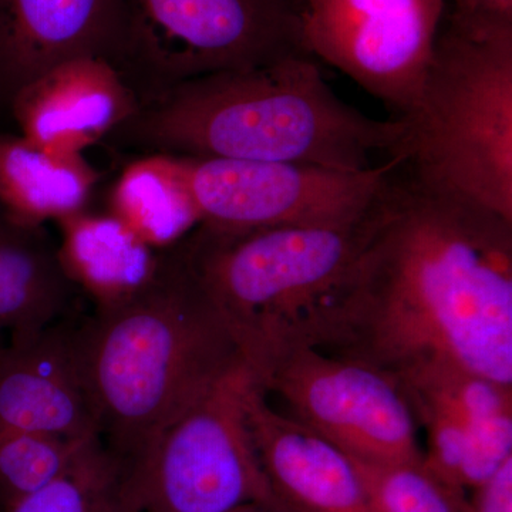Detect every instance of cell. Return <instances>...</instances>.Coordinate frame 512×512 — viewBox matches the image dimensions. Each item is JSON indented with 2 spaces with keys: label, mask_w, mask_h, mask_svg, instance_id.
Returning a JSON list of instances; mask_svg holds the SVG:
<instances>
[{
  "label": "cell",
  "mask_w": 512,
  "mask_h": 512,
  "mask_svg": "<svg viewBox=\"0 0 512 512\" xmlns=\"http://www.w3.org/2000/svg\"><path fill=\"white\" fill-rule=\"evenodd\" d=\"M444 0H301L303 49L406 116L439 35Z\"/></svg>",
  "instance_id": "obj_10"
},
{
  "label": "cell",
  "mask_w": 512,
  "mask_h": 512,
  "mask_svg": "<svg viewBox=\"0 0 512 512\" xmlns=\"http://www.w3.org/2000/svg\"><path fill=\"white\" fill-rule=\"evenodd\" d=\"M299 12L301 0H126L117 67L141 103L188 80L308 55Z\"/></svg>",
  "instance_id": "obj_6"
},
{
  "label": "cell",
  "mask_w": 512,
  "mask_h": 512,
  "mask_svg": "<svg viewBox=\"0 0 512 512\" xmlns=\"http://www.w3.org/2000/svg\"><path fill=\"white\" fill-rule=\"evenodd\" d=\"M320 350L394 380L448 365L512 386V221L397 165Z\"/></svg>",
  "instance_id": "obj_1"
},
{
  "label": "cell",
  "mask_w": 512,
  "mask_h": 512,
  "mask_svg": "<svg viewBox=\"0 0 512 512\" xmlns=\"http://www.w3.org/2000/svg\"><path fill=\"white\" fill-rule=\"evenodd\" d=\"M396 382L426 429L424 466L450 487L467 494L512 456V386L448 365Z\"/></svg>",
  "instance_id": "obj_11"
},
{
  "label": "cell",
  "mask_w": 512,
  "mask_h": 512,
  "mask_svg": "<svg viewBox=\"0 0 512 512\" xmlns=\"http://www.w3.org/2000/svg\"><path fill=\"white\" fill-rule=\"evenodd\" d=\"M400 119L410 173L512 221V25L450 16Z\"/></svg>",
  "instance_id": "obj_5"
},
{
  "label": "cell",
  "mask_w": 512,
  "mask_h": 512,
  "mask_svg": "<svg viewBox=\"0 0 512 512\" xmlns=\"http://www.w3.org/2000/svg\"><path fill=\"white\" fill-rule=\"evenodd\" d=\"M261 386L284 400L289 417L356 460H423L417 423L399 383L376 367L301 349L279 362Z\"/></svg>",
  "instance_id": "obj_9"
},
{
  "label": "cell",
  "mask_w": 512,
  "mask_h": 512,
  "mask_svg": "<svg viewBox=\"0 0 512 512\" xmlns=\"http://www.w3.org/2000/svg\"><path fill=\"white\" fill-rule=\"evenodd\" d=\"M77 293L45 225L15 220L0 208V336L23 342L72 318Z\"/></svg>",
  "instance_id": "obj_16"
},
{
  "label": "cell",
  "mask_w": 512,
  "mask_h": 512,
  "mask_svg": "<svg viewBox=\"0 0 512 512\" xmlns=\"http://www.w3.org/2000/svg\"><path fill=\"white\" fill-rule=\"evenodd\" d=\"M366 214L342 225L235 232L198 225L183 239L259 384L296 350L325 348L340 286L365 235Z\"/></svg>",
  "instance_id": "obj_4"
},
{
  "label": "cell",
  "mask_w": 512,
  "mask_h": 512,
  "mask_svg": "<svg viewBox=\"0 0 512 512\" xmlns=\"http://www.w3.org/2000/svg\"><path fill=\"white\" fill-rule=\"evenodd\" d=\"M350 458L362 474L377 512H470L467 494L434 476L423 460L375 464Z\"/></svg>",
  "instance_id": "obj_22"
},
{
  "label": "cell",
  "mask_w": 512,
  "mask_h": 512,
  "mask_svg": "<svg viewBox=\"0 0 512 512\" xmlns=\"http://www.w3.org/2000/svg\"><path fill=\"white\" fill-rule=\"evenodd\" d=\"M471 493L470 512H512V456Z\"/></svg>",
  "instance_id": "obj_23"
},
{
  "label": "cell",
  "mask_w": 512,
  "mask_h": 512,
  "mask_svg": "<svg viewBox=\"0 0 512 512\" xmlns=\"http://www.w3.org/2000/svg\"><path fill=\"white\" fill-rule=\"evenodd\" d=\"M200 212L217 231L352 224L369 210L402 158L363 171L320 165L178 156Z\"/></svg>",
  "instance_id": "obj_8"
},
{
  "label": "cell",
  "mask_w": 512,
  "mask_h": 512,
  "mask_svg": "<svg viewBox=\"0 0 512 512\" xmlns=\"http://www.w3.org/2000/svg\"><path fill=\"white\" fill-rule=\"evenodd\" d=\"M5 512H143L127 471L93 440L60 476Z\"/></svg>",
  "instance_id": "obj_20"
},
{
  "label": "cell",
  "mask_w": 512,
  "mask_h": 512,
  "mask_svg": "<svg viewBox=\"0 0 512 512\" xmlns=\"http://www.w3.org/2000/svg\"><path fill=\"white\" fill-rule=\"evenodd\" d=\"M245 409L266 478L286 512H377L352 458L275 410L258 380Z\"/></svg>",
  "instance_id": "obj_15"
},
{
  "label": "cell",
  "mask_w": 512,
  "mask_h": 512,
  "mask_svg": "<svg viewBox=\"0 0 512 512\" xmlns=\"http://www.w3.org/2000/svg\"><path fill=\"white\" fill-rule=\"evenodd\" d=\"M79 326L64 319L0 349V431L99 437L84 380Z\"/></svg>",
  "instance_id": "obj_13"
},
{
  "label": "cell",
  "mask_w": 512,
  "mask_h": 512,
  "mask_svg": "<svg viewBox=\"0 0 512 512\" xmlns=\"http://www.w3.org/2000/svg\"><path fill=\"white\" fill-rule=\"evenodd\" d=\"M79 350L101 443L131 484L164 431L245 362L183 239L80 323Z\"/></svg>",
  "instance_id": "obj_2"
},
{
  "label": "cell",
  "mask_w": 512,
  "mask_h": 512,
  "mask_svg": "<svg viewBox=\"0 0 512 512\" xmlns=\"http://www.w3.org/2000/svg\"><path fill=\"white\" fill-rule=\"evenodd\" d=\"M126 0H0V109L64 60L104 56L117 66Z\"/></svg>",
  "instance_id": "obj_14"
},
{
  "label": "cell",
  "mask_w": 512,
  "mask_h": 512,
  "mask_svg": "<svg viewBox=\"0 0 512 512\" xmlns=\"http://www.w3.org/2000/svg\"><path fill=\"white\" fill-rule=\"evenodd\" d=\"M96 439L0 431V512L55 480Z\"/></svg>",
  "instance_id": "obj_21"
},
{
  "label": "cell",
  "mask_w": 512,
  "mask_h": 512,
  "mask_svg": "<svg viewBox=\"0 0 512 512\" xmlns=\"http://www.w3.org/2000/svg\"><path fill=\"white\" fill-rule=\"evenodd\" d=\"M451 16L464 22L512 25V0H454Z\"/></svg>",
  "instance_id": "obj_24"
},
{
  "label": "cell",
  "mask_w": 512,
  "mask_h": 512,
  "mask_svg": "<svg viewBox=\"0 0 512 512\" xmlns=\"http://www.w3.org/2000/svg\"><path fill=\"white\" fill-rule=\"evenodd\" d=\"M97 183L84 154H57L20 134H0V208L15 220L45 225L86 210Z\"/></svg>",
  "instance_id": "obj_17"
},
{
  "label": "cell",
  "mask_w": 512,
  "mask_h": 512,
  "mask_svg": "<svg viewBox=\"0 0 512 512\" xmlns=\"http://www.w3.org/2000/svg\"><path fill=\"white\" fill-rule=\"evenodd\" d=\"M256 380L239 363L174 421L137 476L143 512H286L272 491L249 429L245 396Z\"/></svg>",
  "instance_id": "obj_7"
},
{
  "label": "cell",
  "mask_w": 512,
  "mask_h": 512,
  "mask_svg": "<svg viewBox=\"0 0 512 512\" xmlns=\"http://www.w3.org/2000/svg\"><path fill=\"white\" fill-rule=\"evenodd\" d=\"M140 100L113 60H64L23 86L8 109L19 134L57 154H84L136 113Z\"/></svg>",
  "instance_id": "obj_12"
},
{
  "label": "cell",
  "mask_w": 512,
  "mask_h": 512,
  "mask_svg": "<svg viewBox=\"0 0 512 512\" xmlns=\"http://www.w3.org/2000/svg\"><path fill=\"white\" fill-rule=\"evenodd\" d=\"M234 512H279V511H275V510H269V508H264V507H245V508H241V510H237V511H234Z\"/></svg>",
  "instance_id": "obj_25"
},
{
  "label": "cell",
  "mask_w": 512,
  "mask_h": 512,
  "mask_svg": "<svg viewBox=\"0 0 512 512\" xmlns=\"http://www.w3.org/2000/svg\"><path fill=\"white\" fill-rule=\"evenodd\" d=\"M406 124L377 120L333 92L315 57L188 80L141 101L106 141L143 154L232 158L363 171L393 156Z\"/></svg>",
  "instance_id": "obj_3"
},
{
  "label": "cell",
  "mask_w": 512,
  "mask_h": 512,
  "mask_svg": "<svg viewBox=\"0 0 512 512\" xmlns=\"http://www.w3.org/2000/svg\"><path fill=\"white\" fill-rule=\"evenodd\" d=\"M109 207L150 247H173L201 224L183 163L174 154H143L126 165L111 187Z\"/></svg>",
  "instance_id": "obj_18"
},
{
  "label": "cell",
  "mask_w": 512,
  "mask_h": 512,
  "mask_svg": "<svg viewBox=\"0 0 512 512\" xmlns=\"http://www.w3.org/2000/svg\"><path fill=\"white\" fill-rule=\"evenodd\" d=\"M6 342H8V340L3 338V336H0V348H2V346L5 345Z\"/></svg>",
  "instance_id": "obj_26"
},
{
  "label": "cell",
  "mask_w": 512,
  "mask_h": 512,
  "mask_svg": "<svg viewBox=\"0 0 512 512\" xmlns=\"http://www.w3.org/2000/svg\"><path fill=\"white\" fill-rule=\"evenodd\" d=\"M59 222V254L70 278L100 302L133 291L153 272L158 255L119 218L76 212Z\"/></svg>",
  "instance_id": "obj_19"
}]
</instances>
